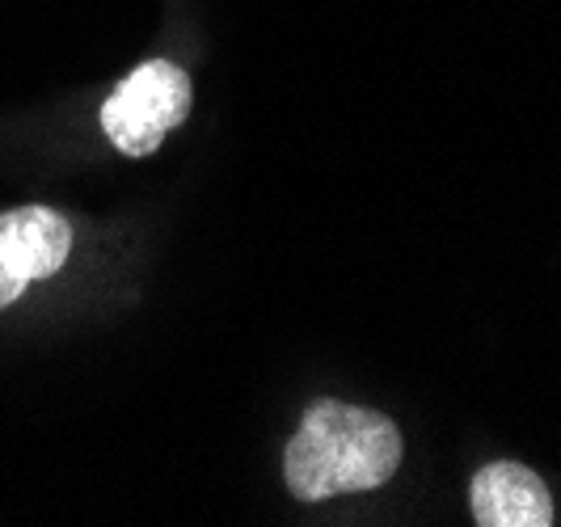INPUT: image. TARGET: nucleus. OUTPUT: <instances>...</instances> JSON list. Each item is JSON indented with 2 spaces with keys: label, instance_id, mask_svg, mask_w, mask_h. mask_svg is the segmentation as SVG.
Returning <instances> with one entry per match:
<instances>
[{
  "label": "nucleus",
  "instance_id": "nucleus-1",
  "mask_svg": "<svg viewBox=\"0 0 561 527\" xmlns=\"http://www.w3.org/2000/svg\"><path fill=\"white\" fill-rule=\"evenodd\" d=\"M401 465V431L393 417L317 401L283 451V477L291 499L325 502L334 494H359L385 485Z\"/></svg>",
  "mask_w": 561,
  "mask_h": 527
},
{
  "label": "nucleus",
  "instance_id": "nucleus-2",
  "mask_svg": "<svg viewBox=\"0 0 561 527\" xmlns=\"http://www.w3.org/2000/svg\"><path fill=\"white\" fill-rule=\"evenodd\" d=\"M191 102H195L191 77L169 59H148L106 98L102 131L123 157H148L161 148V139L173 127L186 123Z\"/></svg>",
  "mask_w": 561,
  "mask_h": 527
},
{
  "label": "nucleus",
  "instance_id": "nucleus-3",
  "mask_svg": "<svg viewBox=\"0 0 561 527\" xmlns=\"http://www.w3.org/2000/svg\"><path fill=\"white\" fill-rule=\"evenodd\" d=\"M469 506L481 527H549L553 499L533 469L515 460H494L473 477Z\"/></svg>",
  "mask_w": 561,
  "mask_h": 527
},
{
  "label": "nucleus",
  "instance_id": "nucleus-4",
  "mask_svg": "<svg viewBox=\"0 0 561 527\" xmlns=\"http://www.w3.org/2000/svg\"><path fill=\"white\" fill-rule=\"evenodd\" d=\"M72 250V228L51 207H18L0 216V266L22 283L56 275Z\"/></svg>",
  "mask_w": 561,
  "mask_h": 527
},
{
  "label": "nucleus",
  "instance_id": "nucleus-5",
  "mask_svg": "<svg viewBox=\"0 0 561 527\" xmlns=\"http://www.w3.org/2000/svg\"><path fill=\"white\" fill-rule=\"evenodd\" d=\"M22 291H26V283H22V278H13L4 266H0V308H9Z\"/></svg>",
  "mask_w": 561,
  "mask_h": 527
}]
</instances>
